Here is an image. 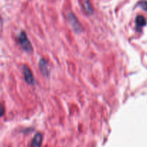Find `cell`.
<instances>
[{
  "instance_id": "obj_1",
  "label": "cell",
  "mask_w": 147,
  "mask_h": 147,
  "mask_svg": "<svg viewBox=\"0 0 147 147\" xmlns=\"http://www.w3.org/2000/svg\"><path fill=\"white\" fill-rule=\"evenodd\" d=\"M18 41L19 44L20 45L21 48L24 51H25L26 52H29V53H31L33 49H32V45H31V43L30 42L28 36H27L26 33L24 31H22L18 35Z\"/></svg>"
},
{
  "instance_id": "obj_2",
  "label": "cell",
  "mask_w": 147,
  "mask_h": 147,
  "mask_svg": "<svg viewBox=\"0 0 147 147\" xmlns=\"http://www.w3.org/2000/svg\"><path fill=\"white\" fill-rule=\"evenodd\" d=\"M68 20H69V22L70 23V25H71L73 29L74 30V31L77 32H80L82 30V25L80 24V22H79L78 19L77 18V17L75 16V15L73 13H69L68 15Z\"/></svg>"
},
{
  "instance_id": "obj_3",
  "label": "cell",
  "mask_w": 147,
  "mask_h": 147,
  "mask_svg": "<svg viewBox=\"0 0 147 147\" xmlns=\"http://www.w3.org/2000/svg\"><path fill=\"white\" fill-rule=\"evenodd\" d=\"M22 73H23L24 78H25V82L28 84H34V77L32 75V73L30 68L28 66H23L22 67Z\"/></svg>"
},
{
  "instance_id": "obj_4",
  "label": "cell",
  "mask_w": 147,
  "mask_h": 147,
  "mask_svg": "<svg viewBox=\"0 0 147 147\" xmlns=\"http://www.w3.org/2000/svg\"><path fill=\"white\" fill-rule=\"evenodd\" d=\"M43 136L41 134H37L34 136L31 143V147H41Z\"/></svg>"
},
{
  "instance_id": "obj_5",
  "label": "cell",
  "mask_w": 147,
  "mask_h": 147,
  "mask_svg": "<svg viewBox=\"0 0 147 147\" xmlns=\"http://www.w3.org/2000/svg\"><path fill=\"white\" fill-rule=\"evenodd\" d=\"M39 68H40L43 75L49 76V66H48V63L46 61L43 60V59H40V61H39Z\"/></svg>"
},
{
  "instance_id": "obj_6",
  "label": "cell",
  "mask_w": 147,
  "mask_h": 147,
  "mask_svg": "<svg viewBox=\"0 0 147 147\" xmlns=\"http://www.w3.org/2000/svg\"><path fill=\"white\" fill-rule=\"evenodd\" d=\"M136 25L137 29L142 28L143 26L146 25L145 18L143 16H141V15H138L136 18Z\"/></svg>"
},
{
  "instance_id": "obj_7",
  "label": "cell",
  "mask_w": 147,
  "mask_h": 147,
  "mask_svg": "<svg viewBox=\"0 0 147 147\" xmlns=\"http://www.w3.org/2000/svg\"><path fill=\"white\" fill-rule=\"evenodd\" d=\"M138 5L141 7L142 9H144V10L147 11V2L146 1H141L138 3Z\"/></svg>"
},
{
  "instance_id": "obj_8",
  "label": "cell",
  "mask_w": 147,
  "mask_h": 147,
  "mask_svg": "<svg viewBox=\"0 0 147 147\" xmlns=\"http://www.w3.org/2000/svg\"><path fill=\"white\" fill-rule=\"evenodd\" d=\"M5 107H4L3 105L0 102V117H2L4 115H5Z\"/></svg>"
}]
</instances>
